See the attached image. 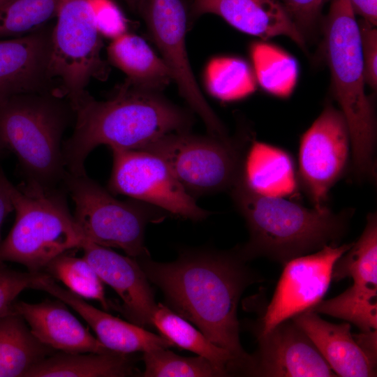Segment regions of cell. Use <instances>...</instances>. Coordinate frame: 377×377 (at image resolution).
I'll use <instances>...</instances> for the list:
<instances>
[{"mask_svg": "<svg viewBox=\"0 0 377 377\" xmlns=\"http://www.w3.org/2000/svg\"><path fill=\"white\" fill-rule=\"evenodd\" d=\"M6 151L2 148V147L0 145V161L3 156V155H4Z\"/></svg>", "mask_w": 377, "mask_h": 377, "instance_id": "cell-39", "label": "cell"}, {"mask_svg": "<svg viewBox=\"0 0 377 377\" xmlns=\"http://www.w3.org/2000/svg\"><path fill=\"white\" fill-rule=\"evenodd\" d=\"M352 245H327L286 262L258 333H266L320 302L329 288L335 263Z\"/></svg>", "mask_w": 377, "mask_h": 377, "instance_id": "cell-13", "label": "cell"}, {"mask_svg": "<svg viewBox=\"0 0 377 377\" xmlns=\"http://www.w3.org/2000/svg\"><path fill=\"white\" fill-rule=\"evenodd\" d=\"M209 91L223 101L242 98L256 88L254 72L249 64L236 57H219L212 59L206 71Z\"/></svg>", "mask_w": 377, "mask_h": 377, "instance_id": "cell-28", "label": "cell"}, {"mask_svg": "<svg viewBox=\"0 0 377 377\" xmlns=\"http://www.w3.org/2000/svg\"><path fill=\"white\" fill-rule=\"evenodd\" d=\"M110 149L113 163L108 190L111 193L128 196L193 221L210 214L198 205L158 156L143 150Z\"/></svg>", "mask_w": 377, "mask_h": 377, "instance_id": "cell-11", "label": "cell"}, {"mask_svg": "<svg viewBox=\"0 0 377 377\" xmlns=\"http://www.w3.org/2000/svg\"><path fill=\"white\" fill-rule=\"evenodd\" d=\"M324 48L333 92L349 129L353 174L358 179L374 180L376 120L365 93L360 29L350 0H331Z\"/></svg>", "mask_w": 377, "mask_h": 377, "instance_id": "cell-4", "label": "cell"}, {"mask_svg": "<svg viewBox=\"0 0 377 377\" xmlns=\"http://www.w3.org/2000/svg\"><path fill=\"white\" fill-rule=\"evenodd\" d=\"M96 27L102 37L113 40L128 32L127 20L112 0H90Z\"/></svg>", "mask_w": 377, "mask_h": 377, "instance_id": "cell-31", "label": "cell"}, {"mask_svg": "<svg viewBox=\"0 0 377 377\" xmlns=\"http://www.w3.org/2000/svg\"><path fill=\"white\" fill-rule=\"evenodd\" d=\"M38 272H22L8 268L0 263V316L8 312L17 296L31 288Z\"/></svg>", "mask_w": 377, "mask_h": 377, "instance_id": "cell-33", "label": "cell"}, {"mask_svg": "<svg viewBox=\"0 0 377 377\" xmlns=\"http://www.w3.org/2000/svg\"><path fill=\"white\" fill-rule=\"evenodd\" d=\"M60 0H13L0 8V39L22 37L57 16Z\"/></svg>", "mask_w": 377, "mask_h": 377, "instance_id": "cell-29", "label": "cell"}, {"mask_svg": "<svg viewBox=\"0 0 377 377\" xmlns=\"http://www.w3.org/2000/svg\"><path fill=\"white\" fill-rule=\"evenodd\" d=\"M62 186L73 200L74 219L87 241L120 249L136 259L150 256L144 243L145 228L168 213L135 199L119 200L86 172L66 170Z\"/></svg>", "mask_w": 377, "mask_h": 377, "instance_id": "cell-7", "label": "cell"}, {"mask_svg": "<svg viewBox=\"0 0 377 377\" xmlns=\"http://www.w3.org/2000/svg\"><path fill=\"white\" fill-rule=\"evenodd\" d=\"M10 181L0 168V244L1 231L3 223L7 216L13 211V206L9 193Z\"/></svg>", "mask_w": 377, "mask_h": 377, "instance_id": "cell-35", "label": "cell"}, {"mask_svg": "<svg viewBox=\"0 0 377 377\" xmlns=\"http://www.w3.org/2000/svg\"><path fill=\"white\" fill-rule=\"evenodd\" d=\"M258 353L249 374L272 377L337 376L306 334L288 319L258 333Z\"/></svg>", "mask_w": 377, "mask_h": 377, "instance_id": "cell-14", "label": "cell"}, {"mask_svg": "<svg viewBox=\"0 0 377 377\" xmlns=\"http://www.w3.org/2000/svg\"><path fill=\"white\" fill-rule=\"evenodd\" d=\"M350 146L344 115L327 104L302 135L299 150L298 181L313 207H327L329 191L347 168Z\"/></svg>", "mask_w": 377, "mask_h": 377, "instance_id": "cell-12", "label": "cell"}, {"mask_svg": "<svg viewBox=\"0 0 377 377\" xmlns=\"http://www.w3.org/2000/svg\"><path fill=\"white\" fill-rule=\"evenodd\" d=\"M45 273L62 282L74 294L98 301L105 310L110 308L103 281L90 263L82 256L64 253L52 259Z\"/></svg>", "mask_w": 377, "mask_h": 377, "instance_id": "cell-27", "label": "cell"}, {"mask_svg": "<svg viewBox=\"0 0 377 377\" xmlns=\"http://www.w3.org/2000/svg\"><path fill=\"white\" fill-rule=\"evenodd\" d=\"M139 374L129 354L54 353L34 365L24 377H126Z\"/></svg>", "mask_w": 377, "mask_h": 377, "instance_id": "cell-21", "label": "cell"}, {"mask_svg": "<svg viewBox=\"0 0 377 377\" xmlns=\"http://www.w3.org/2000/svg\"><path fill=\"white\" fill-rule=\"evenodd\" d=\"M149 281L163 292L168 306L193 323L214 345L234 357L237 374H248L253 357L242 347L237 309L255 278L238 249L186 251L171 263L137 258Z\"/></svg>", "mask_w": 377, "mask_h": 377, "instance_id": "cell-1", "label": "cell"}, {"mask_svg": "<svg viewBox=\"0 0 377 377\" xmlns=\"http://www.w3.org/2000/svg\"><path fill=\"white\" fill-rule=\"evenodd\" d=\"M103 45L90 0H60L52 27L48 75L52 82H59L57 92L71 107L87 92L92 79L108 77Z\"/></svg>", "mask_w": 377, "mask_h": 377, "instance_id": "cell-9", "label": "cell"}, {"mask_svg": "<svg viewBox=\"0 0 377 377\" xmlns=\"http://www.w3.org/2000/svg\"><path fill=\"white\" fill-rule=\"evenodd\" d=\"M11 309L0 316V377H24L34 365L54 353Z\"/></svg>", "mask_w": 377, "mask_h": 377, "instance_id": "cell-23", "label": "cell"}, {"mask_svg": "<svg viewBox=\"0 0 377 377\" xmlns=\"http://www.w3.org/2000/svg\"><path fill=\"white\" fill-rule=\"evenodd\" d=\"M75 126L63 142L66 170L85 173L89 154L104 145L110 148L142 150L169 133L188 131L190 113L171 103L160 91L143 89L128 80L107 101L86 92L73 106Z\"/></svg>", "mask_w": 377, "mask_h": 377, "instance_id": "cell-2", "label": "cell"}, {"mask_svg": "<svg viewBox=\"0 0 377 377\" xmlns=\"http://www.w3.org/2000/svg\"><path fill=\"white\" fill-rule=\"evenodd\" d=\"M130 8L134 12H137L138 0H124Z\"/></svg>", "mask_w": 377, "mask_h": 377, "instance_id": "cell-37", "label": "cell"}, {"mask_svg": "<svg viewBox=\"0 0 377 377\" xmlns=\"http://www.w3.org/2000/svg\"><path fill=\"white\" fill-rule=\"evenodd\" d=\"M244 219L249 241L238 248L245 260L263 256L281 263L327 245L344 235L353 210L334 213L329 208H307L281 196L260 193L243 177L229 191Z\"/></svg>", "mask_w": 377, "mask_h": 377, "instance_id": "cell-3", "label": "cell"}, {"mask_svg": "<svg viewBox=\"0 0 377 377\" xmlns=\"http://www.w3.org/2000/svg\"><path fill=\"white\" fill-rule=\"evenodd\" d=\"M291 319L310 339L337 376H376V355L358 342L351 333L350 324L327 322L311 310Z\"/></svg>", "mask_w": 377, "mask_h": 377, "instance_id": "cell-19", "label": "cell"}, {"mask_svg": "<svg viewBox=\"0 0 377 377\" xmlns=\"http://www.w3.org/2000/svg\"><path fill=\"white\" fill-rule=\"evenodd\" d=\"M364 62L365 82L377 87V30L375 26L361 20L358 22Z\"/></svg>", "mask_w": 377, "mask_h": 377, "instance_id": "cell-34", "label": "cell"}, {"mask_svg": "<svg viewBox=\"0 0 377 377\" xmlns=\"http://www.w3.org/2000/svg\"><path fill=\"white\" fill-rule=\"evenodd\" d=\"M12 309L43 344L65 353H103L106 348L68 309L61 300L13 303Z\"/></svg>", "mask_w": 377, "mask_h": 377, "instance_id": "cell-20", "label": "cell"}, {"mask_svg": "<svg viewBox=\"0 0 377 377\" xmlns=\"http://www.w3.org/2000/svg\"><path fill=\"white\" fill-rule=\"evenodd\" d=\"M52 27L0 39V102L20 94L54 91L48 75Z\"/></svg>", "mask_w": 377, "mask_h": 377, "instance_id": "cell-16", "label": "cell"}, {"mask_svg": "<svg viewBox=\"0 0 377 377\" xmlns=\"http://www.w3.org/2000/svg\"><path fill=\"white\" fill-rule=\"evenodd\" d=\"M191 16L214 14L245 34L263 40L285 36L306 52V40L279 0H194Z\"/></svg>", "mask_w": 377, "mask_h": 377, "instance_id": "cell-18", "label": "cell"}, {"mask_svg": "<svg viewBox=\"0 0 377 377\" xmlns=\"http://www.w3.org/2000/svg\"><path fill=\"white\" fill-rule=\"evenodd\" d=\"M31 288L45 291L74 309L91 327L98 341L110 350L130 354L174 346L162 335L96 309L84 298L60 286L45 272L37 274Z\"/></svg>", "mask_w": 377, "mask_h": 377, "instance_id": "cell-17", "label": "cell"}, {"mask_svg": "<svg viewBox=\"0 0 377 377\" xmlns=\"http://www.w3.org/2000/svg\"><path fill=\"white\" fill-rule=\"evenodd\" d=\"M73 117L68 101L54 91L0 102V145L16 156L24 182L44 188L62 185V138Z\"/></svg>", "mask_w": 377, "mask_h": 377, "instance_id": "cell-5", "label": "cell"}, {"mask_svg": "<svg viewBox=\"0 0 377 377\" xmlns=\"http://www.w3.org/2000/svg\"><path fill=\"white\" fill-rule=\"evenodd\" d=\"M256 79L267 92L281 98L293 92L298 77L296 59L281 48L257 42L251 47Z\"/></svg>", "mask_w": 377, "mask_h": 377, "instance_id": "cell-26", "label": "cell"}, {"mask_svg": "<svg viewBox=\"0 0 377 377\" xmlns=\"http://www.w3.org/2000/svg\"><path fill=\"white\" fill-rule=\"evenodd\" d=\"M244 179L256 191L270 195L289 194L296 188L290 156L281 149L260 142H252L249 147Z\"/></svg>", "mask_w": 377, "mask_h": 377, "instance_id": "cell-24", "label": "cell"}, {"mask_svg": "<svg viewBox=\"0 0 377 377\" xmlns=\"http://www.w3.org/2000/svg\"><path fill=\"white\" fill-rule=\"evenodd\" d=\"M15 223L0 244V263L13 262L39 272L57 256L87 241L71 213L64 187L9 183Z\"/></svg>", "mask_w": 377, "mask_h": 377, "instance_id": "cell-6", "label": "cell"}, {"mask_svg": "<svg viewBox=\"0 0 377 377\" xmlns=\"http://www.w3.org/2000/svg\"><path fill=\"white\" fill-rule=\"evenodd\" d=\"M247 138L193 135L189 131L165 135L143 151L161 157L193 198L229 192L244 176Z\"/></svg>", "mask_w": 377, "mask_h": 377, "instance_id": "cell-8", "label": "cell"}, {"mask_svg": "<svg viewBox=\"0 0 377 377\" xmlns=\"http://www.w3.org/2000/svg\"><path fill=\"white\" fill-rule=\"evenodd\" d=\"M81 249L83 257L101 281L119 296L121 304L112 306L129 322L145 329L153 327L151 318L156 303L149 280L137 259L89 241Z\"/></svg>", "mask_w": 377, "mask_h": 377, "instance_id": "cell-15", "label": "cell"}, {"mask_svg": "<svg viewBox=\"0 0 377 377\" xmlns=\"http://www.w3.org/2000/svg\"><path fill=\"white\" fill-rule=\"evenodd\" d=\"M305 38L314 35L326 0H279Z\"/></svg>", "mask_w": 377, "mask_h": 377, "instance_id": "cell-32", "label": "cell"}, {"mask_svg": "<svg viewBox=\"0 0 377 377\" xmlns=\"http://www.w3.org/2000/svg\"><path fill=\"white\" fill-rule=\"evenodd\" d=\"M144 377H218L225 374L210 360L202 357H182L159 348L143 353Z\"/></svg>", "mask_w": 377, "mask_h": 377, "instance_id": "cell-30", "label": "cell"}, {"mask_svg": "<svg viewBox=\"0 0 377 377\" xmlns=\"http://www.w3.org/2000/svg\"><path fill=\"white\" fill-rule=\"evenodd\" d=\"M152 323L174 346L188 350L210 360L226 375L237 374L236 362L227 350L212 343L200 330L162 303H157Z\"/></svg>", "mask_w": 377, "mask_h": 377, "instance_id": "cell-25", "label": "cell"}, {"mask_svg": "<svg viewBox=\"0 0 377 377\" xmlns=\"http://www.w3.org/2000/svg\"><path fill=\"white\" fill-rule=\"evenodd\" d=\"M137 13L161 52L179 94L204 122L210 135L226 138V127L203 96L186 46L188 13L184 0H138Z\"/></svg>", "mask_w": 377, "mask_h": 377, "instance_id": "cell-10", "label": "cell"}, {"mask_svg": "<svg viewBox=\"0 0 377 377\" xmlns=\"http://www.w3.org/2000/svg\"><path fill=\"white\" fill-rule=\"evenodd\" d=\"M350 3L355 15L376 27L377 0H350Z\"/></svg>", "mask_w": 377, "mask_h": 377, "instance_id": "cell-36", "label": "cell"}, {"mask_svg": "<svg viewBox=\"0 0 377 377\" xmlns=\"http://www.w3.org/2000/svg\"><path fill=\"white\" fill-rule=\"evenodd\" d=\"M108 61L121 71L135 86L160 91L172 81L161 59L140 36L126 32L112 40L107 48Z\"/></svg>", "mask_w": 377, "mask_h": 377, "instance_id": "cell-22", "label": "cell"}, {"mask_svg": "<svg viewBox=\"0 0 377 377\" xmlns=\"http://www.w3.org/2000/svg\"><path fill=\"white\" fill-rule=\"evenodd\" d=\"M12 1H13V0H0V8L3 6L4 5L10 3Z\"/></svg>", "mask_w": 377, "mask_h": 377, "instance_id": "cell-38", "label": "cell"}]
</instances>
